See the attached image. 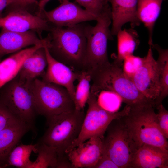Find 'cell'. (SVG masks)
Listing matches in <instances>:
<instances>
[{"instance_id":"cell-7","label":"cell","mask_w":168,"mask_h":168,"mask_svg":"<svg viewBox=\"0 0 168 168\" xmlns=\"http://www.w3.org/2000/svg\"><path fill=\"white\" fill-rule=\"evenodd\" d=\"M31 86L38 114L46 119L75 110L74 102L64 87L39 78L32 82Z\"/></svg>"},{"instance_id":"cell-27","label":"cell","mask_w":168,"mask_h":168,"mask_svg":"<svg viewBox=\"0 0 168 168\" xmlns=\"http://www.w3.org/2000/svg\"><path fill=\"white\" fill-rule=\"evenodd\" d=\"M90 92L96 95L97 103L101 108L109 112H117L121 100L119 99V97L117 95L112 92L104 90Z\"/></svg>"},{"instance_id":"cell-13","label":"cell","mask_w":168,"mask_h":168,"mask_svg":"<svg viewBox=\"0 0 168 168\" xmlns=\"http://www.w3.org/2000/svg\"><path fill=\"white\" fill-rule=\"evenodd\" d=\"M47 66L41 77L43 81L54 83L66 88L73 100L75 87V81L79 79L81 71H76L66 65L57 61L50 54L47 47H45Z\"/></svg>"},{"instance_id":"cell-24","label":"cell","mask_w":168,"mask_h":168,"mask_svg":"<svg viewBox=\"0 0 168 168\" xmlns=\"http://www.w3.org/2000/svg\"><path fill=\"white\" fill-rule=\"evenodd\" d=\"M36 148L38 156L30 168H57L59 156L56 147L37 142Z\"/></svg>"},{"instance_id":"cell-11","label":"cell","mask_w":168,"mask_h":168,"mask_svg":"<svg viewBox=\"0 0 168 168\" xmlns=\"http://www.w3.org/2000/svg\"><path fill=\"white\" fill-rule=\"evenodd\" d=\"M152 49L149 45L147 55L142 58L139 67L130 78L139 91L155 103L159 96L160 88L157 64Z\"/></svg>"},{"instance_id":"cell-37","label":"cell","mask_w":168,"mask_h":168,"mask_svg":"<svg viewBox=\"0 0 168 168\" xmlns=\"http://www.w3.org/2000/svg\"></svg>"},{"instance_id":"cell-33","label":"cell","mask_w":168,"mask_h":168,"mask_svg":"<svg viewBox=\"0 0 168 168\" xmlns=\"http://www.w3.org/2000/svg\"><path fill=\"white\" fill-rule=\"evenodd\" d=\"M10 5L21 7L28 10L31 7L38 6V3L37 0H10Z\"/></svg>"},{"instance_id":"cell-5","label":"cell","mask_w":168,"mask_h":168,"mask_svg":"<svg viewBox=\"0 0 168 168\" xmlns=\"http://www.w3.org/2000/svg\"><path fill=\"white\" fill-rule=\"evenodd\" d=\"M85 115L84 110L75 109L46 118L47 128L38 142L56 147L60 156L66 155L79 134Z\"/></svg>"},{"instance_id":"cell-14","label":"cell","mask_w":168,"mask_h":168,"mask_svg":"<svg viewBox=\"0 0 168 168\" xmlns=\"http://www.w3.org/2000/svg\"><path fill=\"white\" fill-rule=\"evenodd\" d=\"M102 148V139L93 137L76 147L68 149L65 153L72 168H93L101 154Z\"/></svg>"},{"instance_id":"cell-23","label":"cell","mask_w":168,"mask_h":168,"mask_svg":"<svg viewBox=\"0 0 168 168\" xmlns=\"http://www.w3.org/2000/svg\"><path fill=\"white\" fill-rule=\"evenodd\" d=\"M152 48L158 52V57L156 60L159 75L160 88L159 96L155 102L156 107L162 103L168 95V50L162 48L157 44H154Z\"/></svg>"},{"instance_id":"cell-9","label":"cell","mask_w":168,"mask_h":168,"mask_svg":"<svg viewBox=\"0 0 168 168\" xmlns=\"http://www.w3.org/2000/svg\"><path fill=\"white\" fill-rule=\"evenodd\" d=\"M105 132L102 139L103 150L119 168H129L137 148L121 118L113 120Z\"/></svg>"},{"instance_id":"cell-28","label":"cell","mask_w":168,"mask_h":168,"mask_svg":"<svg viewBox=\"0 0 168 168\" xmlns=\"http://www.w3.org/2000/svg\"><path fill=\"white\" fill-rule=\"evenodd\" d=\"M88 12L98 17L110 7L103 0H75Z\"/></svg>"},{"instance_id":"cell-15","label":"cell","mask_w":168,"mask_h":168,"mask_svg":"<svg viewBox=\"0 0 168 168\" xmlns=\"http://www.w3.org/2000/svg\"><path fill=\"white\" fill-rule=\"evenodd\" d=\"M46 37L40 39L35 31L20 32L2 29L0 33V61L5 55L17 52L30 45L46 44Z\"/></svg>"},{"instance_id":"cell-10","label":"cell","mask_w":168,"mask_h":168,"mask_svg":"<svg viewBox=\"0 0 168 168\" xmlns=\"http://www.w3.org/2000/svg\"><path fill=\"white\" fill-rule=\"evenodd\" d=\"M8 14L0 18V27L10 31L23 32L32 30L40 36L43 31H49L51 26L43 17L31 14L26 8L9 5Z\"/></svg>"},{"instance_id":"cell-19","label":"cell","mask_w":168,"mask_h":168,"mask_svg":"<svg viewBox=\"0 0 168 168\" xmlns=\"http://www.w3.org/2000/svg\"><path fill=\"white\" fill-rule=\"evenodd\" d=\"M45 44H39L16 52L0 61V88L18 74L25 60L35 51Z\"/></svg>"},{"instance_id":"cell-16","label":"cell","mask_w":168,"mask_h":168,"mask_svg":"<svg viewBox=\"0 0 168 168\" xmlns=\"http://www.w3.org/2000/svg\"><path fill=\"white\" fill-rule=\"evenodd\" d=\"M138 0H109L111 5V14L112 36L115 35L123 26L129 22L132 27L139 25L141 22L137 18L136 12Z\"/></svg>"},{"instance_id":"cell-17","label":"cell","mask_w":168,"mask_h":168,"mask_svg":"<svg viewBox=\"0 0 168 168\" xmlns=\"http://www.w3.org/2000/svg\"><path fill=\"white\" fill-rule=\"evenodd\" d=\"M168 151L151 145H144L133 154L129 168H168Z\"/></svg>"},{"instance_id":"cell-25","label":"cell","mask_w":168,"mask_h":168,"mask_svg":"<svg viewBox=\"0 0 168 168\" xmlns=\"http://www.w3.org/2000/svg\"><path fill=\"white\" fill-rule=\"evenodd\" d=\"M32 152L36 153V144H21L16 146L9 155L6 167L11 166L20 168H30L33 162L30 157Z\"/></svg>"},{"instance_id":"cell-22","label":"cell","mask_w":168,"mask_h":168,"mask_svg":"<svg viewBox=\"0 0 168 168\" xmlns=\"http://www.w3.org/2000/svg\"><path fill=\"white\" fill-rule=\"evenodd\" d=\"M117 37V55L113 62L122 66L125 58L132 55L139 44L138 35L133 29L120 30L116 35Z\"/></svg>"},{"instance_id":"cell-4","label":"cell","mask_w":168,"mask_h":168,"mask_svg":"<svg viewBox=\"0 0 168 168\" xmlns=\"http://www.w3.org/2000/svg\"><path fill=\"white\" fill-rule=\"evenodd\" d=\"M31 82L22 80L16 76L0 88V100L13 115L29 127L34 139L37 135L35 123L38 114Z\"/></svg>"},{"instance_id":"cell-18","label":"cell","mask_w":168,"mask_h":168,"mask_svg":"<svg viewBox=\"0 0 168 168\" xmlns=\"http://www.w3.org/2000/svg\"><path fill=\"white\" fill-rule=\"evenodd\" d=\"M30 131L23 122L0 130V167H6L9 155L24 135Z\"/></svg>"},{"instance_id":"cell-2","label":"cell","mask_w":168,"mask_h":168,"mask_svg":"<svg viewBox=\"0 0 168 168\" xmlns=\"http://www.w3.org/2000/svg\"><path fill=\"white\" fill-rule=\"evenodd\" d=\"M120 66L113 62L109 65L88 72L92 81L90 91L102 90L112 92L130 109L153 105L138 90L131 78Z\"/></svg>"},{"instance_id":"cell-26","label":"cell","mask_w":168,"mask_h":168,"mask_svg":"<svg viewBox=\"0 0 168 168\" xmlns=\"http://www.w3.org/2000/svg\"><path fill=\"white\" fill-rule=\"evenodd\" d=\"M78 80L79 82L75 87L73 101L75 109L81 110H84L90 94L91 79L90 73L82 71Z\"/></svg>"},{"instance_id":"cell-35","label":"cell","mask_w":168,"mask_h":168,"mask_svg":"<svg viewBox=\"0 0 168 168\" xmlns=\"http://www.w3.org/2000/svg\"><path fill=\"white\" fill-rule=\"evenodd\" d=\"M10 4V0H0V18L2 17V13L3 10Z\"/></svg>"},{"instance_id":"cell-21","label":"cell","mask_w":168,"mask_h":168,"mask_svg":"<svg viewBox=\"0 0 168 168\" xmlns=\"http://www.w3.org/2000/svg\"><path fill=\"white\" fill-rule=\"evenodd\" d=\"M164 0H138L136 12L137 18L142 22L148 31L149 45L153 44L152 35L154 26L160 15Z\"/></svg>"},{"instance_id":"cell-34","label":"cell","mask_w":168,"mask_h":168,"mask_svg":"<svg viewBox=\"0 0 168 168\" xmlns=\"http://www.w3.org/2000/svg\"><path fill=\"white\" fill-rule=\"evenodd\" d=\"M50 0H40L38 4V11L36 15L38 16L41 17L42 13L44 10V7L46 4ZM60 2L69 0H59Z\"/></svg>"},{"instance_id":"cell-1","label":"cell","mask_w":168,"mask_h":168,"mask_svg":"<svg viewBox=\"0 0 168 168\" xmlns=\"http://www.w3.org/2000/svg\"><path fill=\"white\" fill-rule=\"evenodd\" d=\"M86 25L81 23L68 27L51 26L46 37L51 55L76 71L84 69L87 45Z\"/></svg>"},{"instance_id":"cell-8","label":"cell","mask_w":168,"mask_h":168,"mask_svg":"<svg viewBox=\"0 0 168 168\" xmlns=\"http://www.w3.org/2000/svg\"><path fill=\"white\" fill-rule=\"evenodd\" d=\"M87 103L88 108L80 133L69 148L76 147L92 138L99 137L102 139L110 123L114 119L127 114L130 109L126 105L119 112L108 111L98 105L96 95L90 92Z\"/></svg>"},{"instance_id":"cell-20","label":"cell","mask_w":168,"mask_h":168,"mask_svg":"<svg viewBox=\"0 0 168 168\" xmlns=\"http://www.w3.org/2000/svg\"><path fill=\"white\" fill-rule=\"evenodd\" d=\"M45 48L37 49L25 60L17 75L20 79L31 82L44 74L47 66Z\"/></svg>"},{"instance_id":"cell-6","label":"cell","mask_w":168,"mask_h":168,"mask_svg":"<svg viewBox=\"0 0 168 168\" xmlns=\"http://www.w3.org/2000/svg\"><path fill=\"white\" fill-rule=\"evenodd\" d=\"M94 26L86 25L87 45L84 69L86 71L109 65L107 42L113 38L109 27L111 23V8L109 7L98 18Z\"/></svg>"},{"instance_id":"cell-32","label":"cell","mask_w":168,"mask_h":168,"mask_svg":"<svg viewBox=\"0 0 168 168\" xmlns=\"http://www.w3.org/2000/svg\"><path fill=\"white\" fill-rule=\"evenodd\" d=\"M93 168H119L103 149L101 154Z\"/></svg>"},{"instance_id":"cell-12","label":"cell","mask_w":168,"mask_h":168,"mask_svg":"<svg viewBox=\"0 0 168 168\" xmlns=\"http://www.w3.org/2000/svg\"><path fill=\"white\" fill-rule=\"evenodd\" d=\"M42 17L49 23L61 27L71 26L83 22L96 20L98 17L69 0L63 2L50 11L44 10Z\"/></svg>"},{"instance_id":"cell-3","label":"cell","mask_w":168,"mask_h":168,"mask_svg":"<svg viewBox=\"0 0 168 168\" xmlns=\"http://www.w3.org/2000/svg\"><path fill=\"white\" fill-rule=\"evenodd\" d=\"M155 107L149 105L130 109L121 119L137 149L148 144L168 151L167 139L159 128Z\"/></svg>"},{"instance_id":"cell-36","label":"cell","mask_w":168,"mask_h":168,"mask_svg":"<svg viewBox=\"0 0 168 168\" xmlns=\"http://www.w3.org/2000/svg\"><path fill=\"white\" fill-rule=\"evenodd\" d=\"M109 0H103L104 2L106 4H108V2H109Z\"/></svg>"},{"instance_id":"cell-29","label":"cell","mask_w":168,"mask_h":168,"mask_svg":"<svg viewBox=\"0 0 168 168\" xmlns=\"http://www.w3.org/2000/svg\"><path fill=\"white\" fill-rule=\"evenodd\" d=\"M21 122L0 100V130Z\"/></svg>"},{"instance_id":"cell-31","label":"cell","mask_w":168,"mask_h":168,"mask_svg":"<svg viewBox=\"0 0 168 168\" xmlns=\"http://www.w3.org/2000/svg\"><path fill=\"white\" fill-rule=\"evenodd\" d=\"M142 58L132 54L127 56L124 59L123 69L130 77L139 67Z\"/></svg>"},{"instance_id":"cell-30","label":"cell","mask_w":168,"mask_h":168,"mask_svg":"<svg viewBox=\"0 0 168 168\" xmlns=\"http://www.w3.org/2000/svg\"><path fill=\"white\" fill-rule=\"evenodd\" d=\"M156 107L158 110L157 120L158 127L163 135L168 139V111L162 103Z\"/></svg>"}]
</instances>
